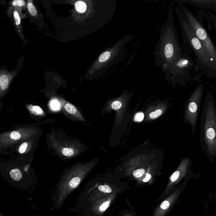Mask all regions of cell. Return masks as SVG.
<instances>
[{"mask_svg":"<svg viewBox=\"0 0 216 216\" xmlns=\"http://www.w3.org/2000/svg\"><path fill=\"white\" fill-rule=\"evenodd\" d=\"M60 103L56 99L52 100L50 103V106L53 110H58L60 108Z\"/></svg>","mask_w":216,"mask_h":216,"instance_id":"21","label":"cell"},{"mask_svg":"<svg viewBox=\"0 0 216 216\" xmlns=\"http://www.w3.org/2000/svg\"><path fill=\"white\" fill-rule=\"evenodd\" d=\"M110 202L109 201H107L105 202L101 205L99 207V210L101 212H104L105 211L107 210V208L109 207L110 205Z\"/></svg>","mask_w":216,"mask_h":216,"instance_id":"25","label":"cell"},{"mask_svg":"<svg viewBox=\"0 0 216 216\" xmlns=\"http://www.w3.org/2000/svg\"><path fill=\"white\" fill-rule=\"evenodd\" d=\"M179 193H180V191L177 190L174 192V193H173L169 197L164 201L160 205V208L158 213L161 212V213H162V215L164 214V213H165V211L170 207L171 205L174 201Z\"/></svg>","mask_w":216,"mask_h":216,"instance_id":"12","label":"cell"},{"mask_svg":"<svg viewBox=\"0 0 216 216\" xmlns=\"http://www.w3.org/2000/svg\"><path fill=\"white\" fill-rule=\"evenodd\" d=\"M151 175L149 174H147L146 175V177L145 179H144L143 181L145 182H147L149 181V179L151 178Z\"/></svg>","mask_w":216,"mask_h":216,"instance_id":"29","label":"cell"},{"mask_svg":"<svg viewBox=\"0 0 216 216\" xmlns=\"http://www.w3.org/2000/svg\"><path fill=\"white\" fill-rule=\"evenodd\" d=\"M27 7L29 12L33 17H35L37 15L38 12L37 9L32 3V1H29L28 2Z\"/></svg>","mask_w":216,"mask_h":216,"instance_id":"17","label":"cell"},{"mask_svg":"<svg viewBox=\"0 0 216 216\" xmlns=\"http://www.w3.org/2000/svg\"><path fill=\"white\" fill-rule=\"evenodd\" d=\"M195 66L192 59L184 53L181 59L163 71L165 79L173 87L177 84L185 86L186 81L190 78L189 71Z\"/></svg>","mask_w":216,"mask_h":216,"instance_id":"6","label":"cell"},{"mask_svg":"<svg viewBox=\"0 0 216 216\" xmlns=\"http://www.w3.org/2000/svg\"><path fill=\"white\" fill-rule=\"evenodd\" d=\"M203 90L204 85H198L193 93L189 97L185 108L184 121L186 123H188L191 126L193 136L195 132L200 111Z\"/></svg>","mask_w":216,"mask_h":216,"instance_id":"7","label":"cell"},{"mask_svg":"<svg viewBox=\"0 0 216 216\" xmlns=\"http://www.w3.org/2000/svg\"><path fill=\"white\" fill-rule=\"evenodd\" d=\"M163 113V111L161 109H158L154 112H151L149 115V117L151 119H155L158 118Z\"/></svg>","mask_w":216,"mask_h":216,"instance_id":"22","label":"cell"},{"mask_svg":"<svg viewBox=\"0 0 216 216\" xmlns=\"http://www.w3.org/2000/svg\"><path fill=\"white\" fill-rule=\"evenodd\" d=\"M28 148V142H24L22 143L20 146L19 149V152L20 154H24L25 153Z\"/></svg>","mask_w":216,"mask_h":216,"instance_id":"20","label":"cell"},{"mask_svg":"<svg viewBox=\"0 0 216 216\" xmlns=\"http://www.w3.org/2000/svg\"><path fill=\"white\" fill-rule=\"evenodd\" d=\"M25 2L23 0H15L12 3L13 6L22 7L25 5Z\"/></svg>","mask_w":216,"mask_h":216,"instance_id":"27","label":"cell"},{"mask_svg":"<svg viewBox=\"0 0 216 216\" xmlns=\"http://www.w3.org/2000/svg\"><path fill=\"white\" fill-rule=\"evenodd\" d=\"M144 117H145V115H144L143 113H138L135 115V117H134V121L135 122H141L144 120Z\"/></svg>","mask_w":216,"mask_h":216,"instance_id":"26","label":"cell"},{"mask_svg":"<svg viewBox=\"0 0 216 216\" xmlns=\"http://www.w3.org/2000/svg\"><path fill=\"white\" fill-rule=\"evenodd\" d=\"M175 11L181 27L183 41L192 49L198 67L208 76L216 79V70L210 57L196 37L179 5L175 7Z\"/></svg>","mask_w":216,"mask_h":216,"instance_id":"3","label":"cell"},{"mask_svg":"<svg viewBox=\"0 0 216 216\" xmlns=\"http://www.w3.org/2000/svg\"><path fill=\"white\" fill-rule=\"evenodd\" d=\"M145 172V170L143 169V168H141V169H138L134 171L133 172V175L134 177H136V178H139V177H141L143 176Z\"/></svg>","mask_w":216,"mask_h":216,"instance_id":"23","label":"cell"},{"mask_svg":"<svg viewBox=\"0 0 216 216\" xmlns=\"http://www.w3.org/2000/svg\"><path fill=\"white\" fill-rule=\"evenodd\" d=\"M63 108L65 112L68 114L71 117L85 122V120L78 108L68 102H65L63 104Z\"/></svg>","mask_w":216,"mask_h":216,"instance_id":"11","label":"cell"},{"mask_svg":"<svg viewBox=\"0 0 216 216\" xmlns=\"http://www.w3.org/2000/svg\"><path fill=\"white\" fill-rule=\"evenodd\" d=\"M191 165V159L188 157L183 158L177 170L173 173L170 178V182L168 188L179 182L184 177H185L189 171Z\"/></svg>","mask_w":216,"mask_h":216,"instance_id":"9","label":"cell"},{"mask_svg":"<svg viewBox=\"0 0 216 216\" xmlns=\"http://www.w3.org/2000/svg\"><path fill=\"white\" fill-rule=\"evenodd\" d=\"M171 3L167 20L161 27L159 39L156 45L155 58L156 67L164 71L166 69L181 58L183 52L174 22L173 8Z\"/></svg>","mask_w":216,"mask_h":216,"instance_id":"1","label":"cell"},{"mask_svg":"<svg viewBox=\"0 0 216 216\" xmlns=\"http://www.w3.org/2000/svg\"><path fill=\"white\" fill-rule=\"evenodd\" d=\"M14 17L16 25H20V23H21V20H20V15H19V13H18V11L16 10L14 11Z\"/></svg>","mask_w":216,"mask_h":216,"instance_id":"24","label":"cell"},{"mask_svg":"<svg viewBox=\"0 0 216 216\" xmlns=\"http://www.w3.org/2000/svg\"><path fill=\"white\" fill-rule=\"evenodd\" d=\"M15 74L5 72L1 73L0 76V95L1 97L4 95L10 85L12 79Z\"/></svg>","mask_w":216,"mask_h":216,"instance_id":"10","label":"cell"},{"mask_svg":"<svg viewBox=\"0 0 216 216\" xmlns=\"http://www.w3.org/2000/svg\"><path fill=\"white\" fill-rule=\"evenodd\" d=\"M98 188L100 191L104 193H108L112 192V189L109 186L106 185H101L99 186Z\"/></svg>","mask_w":216,"mask_h":216,"instance_id":"19","label":"cell"},{"mask_svg":"<svg viewBox=\"0 0 216 216\" xmlns=\"http://www.w3.org/2000/svg\"><path fill=\"white\" fill-rule=\"evenodd\" d=\"M90 5H88L86 2L83 1H78L75 4V8L79 13H84L88 9Z\"/></svg>","mask_w":216,"mask_h":216,"instance_id":"14","label":"cell"},{"mask_svg":"<svg viewBox=\"0 0 216 216\" xmlns=\"http://www.w3.org/2000/svg\"><path fill=\"white\" fill-rule=\"evenodd\" d=\"M60 152L62 155L66 157H73L78 153V150L68 146L63 147L60 149Z\"/></svg>","mask_w":216,"mask_h":216,"instance_id":"13","label":"cell"},{"mask_svg":"<svg viewBox=\"0 0 216 216\" xmlns=\"http://www.w3.org/2000/svg\"><path fill=\"white\" fill-rule=\"evenodd\" d=\"M10 175L12 179L15 181H20L22 179V174L21 171L18 168H15L10 171Z\"/></svg>","mask_w":216,"mask_h":216,"instance_id":"16","label":"cell"},{"mask_svg":"<svg viewBox=\"0 0 216 216\" xmlns=\"http://www.w3.org/2000/svg\"><path fill=\"white\" fill-rule=\"evenodd\" d=\"M38 131L31 128H23L6 133L0 135L1 148H7L8 146L19 142L29 139L37 134Z\"/></svg>","mask_w":216,"mask_h":216,"instance_id":"8","label":"cell"},{"mask_svg":"<svg viewBox=\"0 0 216 216\" xmlns=\"http://www.w3.org/2000/svg\"><path fill=\"white\" fill-rule=\"evenodd\" d=\"M201 148L211 162L216 158V105L211 92L206 94L201 116Z\"/></svg>","mask_w":216,"mask_h":216,"instance_id":"2","label":"cell"},{"mask_svg":"<svg viewBox=\"0 0 216 216\" xmlns=\"http://www.w3.org/2000/svg\"><path fill=\"white\" fill-rule=\"evenodd\" d=\"M27 107L31 113L39 116L45 115V112L43 109L40 106L35 105H28Z\"/></svg>","mask_w":216,"mask_h":216,"instance_id":"15","label":"cell"},{"mask_svg":"<svg viewBox=\"0 0 216 216\" xmlns=\"http://www.w3.org/2000/svg\"><path fill=\"white\" fill-rule=\"evenodd\" d=\"M175 2H177L178 5L181 8L196 37L201 43L205 50L210 57L216 70V47L206 30L194 15L185 6L184 3L180 0H177Z\"/></svg>","mask_w":216,"mask_h":216,"instance_id":"5","label":"cell"},{"mask_svg":"<svg viewBox=\"0 0 216 216\" xmlns=\"http://www.w3.org/2000/svg\"><path fill=\"white\" fill-rule=\"evenodd\" d=\"M81 182V179L79 177H75L72 178L69 182L70 186L71 188H77Z\"/></svg>","mask_w":216,"mask_h":216,"instance_id":"18","label":"cell"},{"mask_svg":"<svg viewBox=\"0 0 216 216\" xmlns=\"http://www.w3.org/2000/svg\"><path fill=\"white\" fill-rule=\"evenodd\" d=\"M133 37L132 35H125L104 50L91 66L88 75L94 77L104 75L120 58L125 47Z\"/></svg>","mask_w":216,"mask_h":216,"instance_id":"4","label":"cell"},{"mask_svg":"<svg viewBox=\"0 0 216 216\" xmlns=\"http://www.w3.org/2000/svg\"><path fill=\"white\" fill-rule=\"evenodd\" d=\"M122 105V103L120 101H115L111 104V107L115 110H118L121 108Z\"/></svg>","mask_w":216,"mask_h":216,"instance_id":"28","label":"cell"}]
</instances>
